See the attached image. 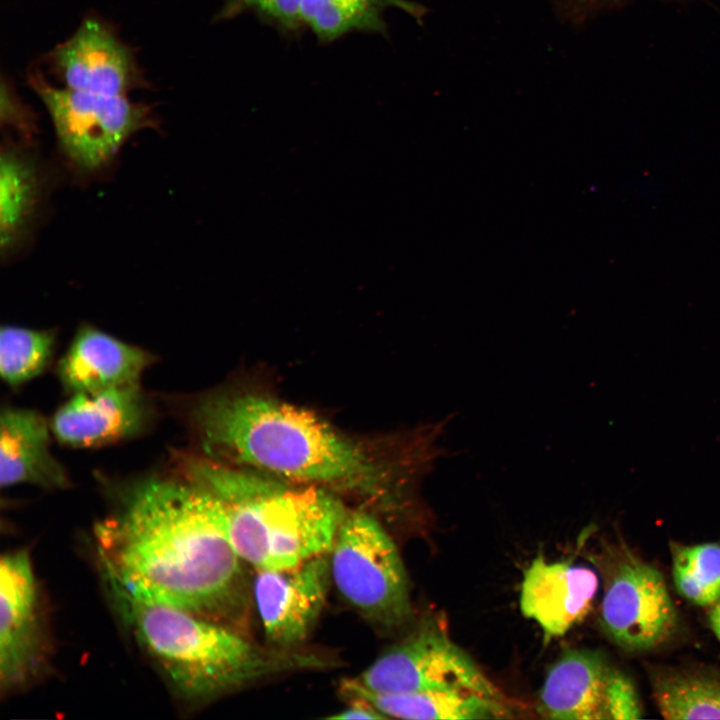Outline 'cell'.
<instances>
[{
	"mask_svg": "<svg viewBox=\"0 0 720 720\" xmlns=\"http://www.w3.org/2000/svg\"><path fill=\"white\" fill-rule=\"evenodd\" d=\"M95 535L105 576L127 589L225 625L243 612L245 562L225 508L187 478L136 484Z\"/></svg>",
	"mask_w": 720,
	"mask_h": 720,
	"instance_id": "cell-1",
	"label": "cell"
},
{
	"mask_svg": "<svg viewBox=\"0 0 720 720\" xmlns=\"http://www.w3.org/2000/svg\"><path fill=\"white\" fill-rule=\"evenodd\" d=\"M193 418L211 459L384 507L400 505L411 484L430 471L418 440L390 459L313 413L258 392L210 395Z\"/></svg>",
	"mask_w": 720,
	"mask_h": 720,
	"instance_id": "cell-2",
	"label": "cell"
},
{
	"mask_svg": "<svg viewBox=\"0 0 720 720\" xmlns=\"http://www.w3.org/2000/svg\"><path fill=\"white\" fill-rule=\"evenodd\" d=\"M106 580L137 644L185 700L205 702L275 675L332 664L298 648L261 647L228 625Z\"/></svg>",
	"mask_w": 720,
	"mask_h": 720,
	"instance_id": "cell-3",
	"label": "cell"
},
{
	"mask_svg": "<svg viewBox=\"0 0 720 720\" xmlns=\"http://www.w3.org/2000/svg\"><path fill=\"white\" fill-rule=\"evenodd\" d=\"M184 475L224 506L239 556L256 570L330 553L348 512L337 493L211 458H189Z\"/></svg>",
	"mask_w": 720,
	"mask_h": 720,
	"instance_id": "cell-4",
	"label": "cell"
},
{
	"mask_svg": "<svg viewBox=\"0 0 720 720\" xmlns=\"http://www.w3.org/2000/svg\"><path fill=\"white\" fill-rule=\"evenodd\" d=\"M329 555L332 584L369 624L391 632L408 623V576L395 543L372 514L348 510Z\"/></svg>",
	"mask_w": 720,
	"mask_h": 720,
	"instance_id": "cell-5",
	"label": "cell"
},
{
	"mask_svg": "<svg viewBox=\"0 0 720 720\" xmlns=\"http://www.w3.org/2000/svg\"><path fill=\"white\" fill-rule=\"evenodd\" d=\"M30 84L51 117L62 152L82 170L102 167L130 136L156 126L152 108L127 96L55 87L41 74H32Z\"/></svg>",
	"mask_w": 720,
	"mask_h": 720,
	"instance_id": "cell-6",
	"label": "cell"
},
{
	"mask_svg": "<svg viewBox=\"0 0 720 720\" xmlns=\"http://www.w3.org/2000/svg\"><path fill=\"white\" fill-rule=\"evenodd\" d=\"M604 591L600 623L622 649L647 651L674 632L677 613L660 571L625 546L607 547L601 558Z\"/></svg>",
	"mask_w": 720,
	"mask_h": 720,
	"instance_id": "cell-7",
	"label": "cell"
},
{
	"mask_svg": "<svg viewBox=\"0 0 720 720\" xmlns=\"http://www.w3.org/2000/svg\"><path fill=\"white\" fill-rule=\"evenodd\" d=\"M354 680L377 693L462 691L506 701L473 659L433 626L386 650Z\"/></svg>",
	"mask_w": 720,
	"mask_h": 720,
	"instance_id": "cell-8",
	"label": "cell"
},
{
	"mask_svg": "<svg viewBox=\"0 0 720 720\" xmlns=\"http://www.w3.org/2000/svg\"><path fill=\"white\" fill-rule=\"evenodd\" d=\"M38 586L29 553L0 561V688L10 693L36 679L47 665Z\"/></svg>",
	"mask_w": 720,
	"mask_h": 720,
	"instance_id": "cell-9",
	"label": "cell"
},
{
	"mask_svg": "<svg viewBox=\"0 0 720 720\" xmlns=\"http://www.w3.org/2000/svg\"><path fill=\"white\" fill-rule=\"evenodd\" d=\"M253 594L269 646L296 649L310 635L332 584L330 555L276 570H256Z\"/></svg>",
	"mask_w": 720,
	"mask_h": 720,
	"instance_id": "cell-10",
	"label": "cell"
},
{
	"mask_svg": "<svg viewBox=\"0 0 720 720\" xmlns=\"http://www.w3.org/2000/svg\"><path fill=\"white\" fill-rule=\"evenodd\" d=\"M63 87L90 93L127 96L144 88L146 79L133 50L103 21L85 19L48 57Z\"/></svg>",
	"mask_w": 720,
	"mask_h": 720,
	"instance_id": "cell-11",
	"label": "cell"
},
{
	"mask_svg": "<svg viewBox=\"0 0 720 720\" xmlns=\"http://www.w3.org/2000/svg\"><path fill=\"white\" fill-rule=\"evenodd\" d=\"M148 417V404L135 382L73 394L55 412L50 428L62 444L91 447L136 435Z\"/></svg>",
	"mask_w": 720,
	"mask_h": 720,
	"instance_id": "cell-12",
	"label": "cell"
},
{
	"mask_svg": "<svg viewBox=\"0 0 720 720\" xmlns=\"http://www.w3.org/2000/svg\"><path fill=\"white\" fill-rule=\"evenodd\" d=\"M597 589L593 570L569 562H548L539 555L524 572L520 610L540 626L546 639L560 637L586 616Z\"/></svg>",
	"mask_w": 720,
	"mask_h": 720,
	"instance_id": "cell-13",
	"label": "cell"
},
{
	"mask_svg": "<svg viewBox=\"0 0 720 720\" xmlns=\"http://www.w3.org/2000/svg\"><path fill=\"white\" fill-rule=\"evenodd\" d=\"M616 670L598 651L566 650L547 673L539 695V713L552 719H610Z\"/></svg>",
	"mask_w": 720,
	"mask_h": 720,
	"instance_id": "cell-14",
	"label": "cell"
},
{
	"mask_svg": "<svg viewBox=\"0 0 720 720\" xmlns=\"http://www.w3.org/2000/svg\"><path fill=\"white\" fill-rule=\"evenodd\" d=\"M152 356L90 326L76 333L58 364L64 388L88 393L137 382Z\"/></svg>",
	"mask_w": 720,
	"mask_h": 720,
	"instance_id": "cell-15",
	"label": "cell"
},
{
	"mask_svg": "<svg viewBox=\"0 0 720 720\" xmlns=\"http://www.w3.org/2000/svg\"><path fill=\"white\" fill-rule=\"evenodd\" d=\"M0 483L64 488L68 477L49 449V426L43 416L24 408L5 407L0 416Z\"/></svg>",
	"mask_w": 720,
	"mask_h": 720,
	"instance_id": "cell-16",
	"label": "cell"
},
{
	"mask_svg": "<svg viewBox=\"0 0 720 720\" xmlns=\"http://www.w3.org/2000/svg\"><path fill=\"white\" fill-rule=\"evenodd\" d=\"M343 695L366 702L387 718L415 720L500 719L511 717L506 701L462 691L377 693L354 679L344 680Z\"/></svg>",
	"mask_w": 720,
	"mask_h": 720,
	"instance_id": "cell-17",
	"label": "cell"
},
{
	"mask_svg": "<svg viewBox=\"0 0 720 720\" xmlns=\"http://www.w3.org/2000/svg\"><path fill=\"white\" fill-rule=\"evenodd\" d=\"M397 7L421 22L426 8L407 0H302L300 17L321 43L354 31L386 34L383 11Z\"/></svg>",
	"mask_w": 720,
	"mask_h": 720,
	"instance_id": "cell-18",
	"label": "cell"
},
{
	"mask_svg": "<svg viewBox=\"0 0 720 720\" xmlns=\"http://www.w3.org/2000/svg\"><path fill=\"white\" fill-rule=\"evenodd\" d=\"M655 702L666 719H720V678L686 671L656 673Z\"/></svg>",
	"mask_w": 720,
	"mask_h": 720,
	"instance_id": "cell-19",
	"label": "cell"
},
{
	"mask_svg": "<svg viewBox=\"0 0 720 720\" xmlns=\"http://www.w3.org/2000/svg\"><path fill=\"white\" fill-rule=\"evenodd\" d=\"M0 163L1 248L8 250L32 211L37 183L31 163L16 150H2Z\"/></svg>",
	"mask_w": 720,
	"mask_h": 720,
	"instance_id": "cell-20",
	"label": "cell"
},
{
	"mask_svg": "<svg viewBox=\"0 0 720 720\" xmlns=\"http://www.w3.org/2000/svg\"><path fill=\"white\" fill-rule=\"evenodd\" d=\"M672 575L686 600L708 606L720 600V543H671Z\"/></svg>",
	"mask_w": 720,
	"mask_h": 720,
	"instance_id": "cell-21",
	"label": "cell"
},
{
	"mask_svg": "<svg viewBox=\"0 0 720 720\" xmlns=\"http://www.w3.org/2000/svg\"><path fill=\"white\" fill-rule=\"evenodd\" d=\"M54 334L17 326L0 331V373L10 386H18L39 375L52 355Z\"/></svg>",
	"mask_w": 720,
	"mask_h": 720,
	"instance_id": "cell-22",
	"label": "cell"
},
{
	"mask_svg": "<svg viewBox=\"0 0 720 720\" xmlns=\"http://www.w3.org/2000/svg\"><path fill=\"white\" fill-rule=\"evenodd\" d=\"M302 0H227L218 17L227 19L249 10L283 32H298L303 24L300 17Z\"/></svg>",
	"mask_w": 720,
	"mask_h": 720,
	"instance_id": "cell-23",
	"label": "cell"
},
{
	"mask_svg": "<svg viewBox=\"0 0 720 720\" xmlns=\"http://www.w3.org/2000/svg\"><path fill=\"white\" fill-rule=\"evenodd\" d=\"M1 120L24 132L34 127L32 113L20 101L9 81L2 79L1 83Z\"/></svg>",
	"mask_w": 720,
	"mask_h": 720,
	"instance_id": "cell-24",
	"label": "cell"
},
{
	"mask_svg": "<svg viewBox=\"0 0 720 720\" xmlns=\"http://www.w3.org/2000/svg\"><path fill=\"white\" fill-rule=\"evenodd\" d=\"M350 705L338 714L330 716V719H386L387 717L371 707L369 704L358 699H349Z\"/></svg>",
	"mask_w": 720,
	"mask_h": 720,
	"instance_id": "cell-25",
	"label": "cell"
},
{
	"mask_svg": "<svg viewBox=\"0 0 720 720\" xmlns=\"http://www.w3.org/2000/svg\"><path fill=\"white\" fill-rule=\"evenodd\" d=\"M709 623L714 634L720 641V600L713 604L709 612Z\"/></svg>",
	"mask_w": 720,
	"mask_h": 720,
	"instance_id": "cell-26",
	"label": "cell"
}]
</instances>
